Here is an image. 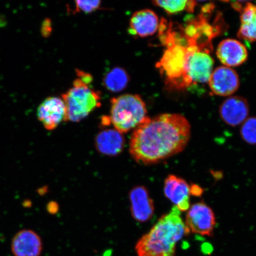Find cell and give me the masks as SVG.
<instances>
[{"label": "cell", "instance_id": "cell-1", "mask_svg": "<svg viewBox=\"0 0 256 256\" xmlns=\"http://www.w3.org/2000/svg\"><path fill=\"white\" fill-rule=\"evenodd\" d=\"M190 122L180 114L147 117L131 136L130 154L143 164L162 162L184 151L190 140Z\"/></svg>", "mask_w": 256, "mask_h": 256}, {"label": "cell", "instance_id": "cell-2", "mask_svg": "<svg viewBox=\"0 0 256 256\" xmlns=\"http://www.w3.org/2000/svg\"><path fill=\"white\" fill-rule=\"evenodd\" d=\"M181 212L174 206L137 242L138 256H175L176 244L190 234Z\"/></svg>", "mask_w": 256, "mask_h": 256}, {"label": "cell", "instance_id": "cell-3", "mask_svg": "<svg viewBox=\"0 0 256 256\" xmlns=\"http://www.w3.org/2000/svg\"><path fill=\"white\" fill-rule=\"evenodd\" d=\"M76 75L72 87L62 95L66 108V121L72 122L84 120L101 105L100 92L90 86L92 76L80 70H76Z\"/></svg>", "mask_w": 256, "mask_h": 256}, {"label": "cell", "instance_id": "cell-4", "mask_svg": "<svg viewBox=\"0 0 256 256\" xmlns=\"http://www.w3.org/2000/svg\"><path fill=\"white\" fill-rule=\"evenodd\" d=\"M145 102L140 96L124 94L112 99L110 124L121 134L126 133L142 124L146 118Z\"/></svg>", "mask_w": 256, "mask_h": 256}, {"label": "cell", "instance_id": "cell-5", "mask_svg": "<svg viewBox=\"0 0 256 256\" xmlns=\"http://www.w3.org/2000/svg\"><path fill=\"white\" fill-rule=\"evenodd\" d=\"M188 46L175 44L166 47L156 67L165 78L170 88L184 89V78L188 60Z\"/></svg>", "mask_w": 256, "mask_h": 256}, {"label": "cell", "instance_id": "cell-6", "mask_svg": "<svg viewBox=\"0 0 256 256\" xmlns=\"http://www.w3.org/2000/svg\"><path fill=\"white\" fill-rule=\"evenodd\" d=\"M188 50L185 88L193 84L208 82L214 65L210 51L201 50L195 46H188Z\"/></svg>", "mask_w": 256, "mask_h": 256}, {"label": "cell", "instance_id": "cell-7", "mask_svg": "<svg viewBox=\"0 0 256 256\" xmlns=\"http://www.w3.org/2000/svg\"><path fill=\"white\" fill-rule=\"evenodd\" d=\"M185 224L190 232L212 236L216 225L215 214L211 208L203 202L194 204L188 210Z\"/></svg>", "mask_w": 256, "mask_h": 256}, {"label": "cell", "instance_id": "cell-8", "mask_svg": "<svg viewBox=\"0 0 256 256\" xmlns=\"http://www.w3.org/2000/svg\"><path fill=\"white\" fill-rule=\"evenodd\" d=\"M208 83L211 92L214 94L225 97L238 91L240 78L234 70L228 66H222L214 70Z\"/></svg>", "mask_w": 256, "mask_h": 256}, {"label": "cell", "instance_id": "cell-9", "mask_svg": "<svg viewBox=\"0 0 256 256\" xmlns=\"http://www.w3.org/2000/svg\"><path fill=\"white\" fill-rule=\"evenodd\" d=\"M37 116L46 130H55L62 121H66V108L62 98H46L38 107Z\"/></svg>", "mask_w": 256, "mask_h": 256}, {"label": "cell", "instance_id": "cell-10", "mask_svg": "<svg viewBox=\"0 0 256 256\" xmlns=\"http://www.w3.org/2000/svg\"><path fill=\"white\" fill-rule=\"evenodd\" d=\"M164 192L166 198L180 212L190 209V186L184 179L177 176L169 175L164 182Z\"/></svg>", "mask_w": 256, "mask_h": 256}, {"label": "cell", "instance_id": "cell-11", "mask_svg": "<svg viewBox=\"0 0 256 256\" xmlns=\"http://www.w3.org/2000/svg\"><path fill=\"white\" fill-rule=\"evenodd\" d=\"M11 250L14 256H40L43 250L40 236L32 230H22L12 240Z\"/></svg>", "mask_w": 256, "mask_h": 256}, {"label": "cell", "instance_id": "cell-12", "mask_svg": "<svg viewBox=\"0 0 256 256\" xmlns=\"http://www.w3.org/2000/svg\"><path fill=\"white\" fill-rule=\"evenodd\" d=\"M220 118L230 126H236L248 119L249 105L241 96H232L222 102L219 110Z\"/></svg>", "mask_w": 256, "mask_h": 256}, {"label": "cell", "instance_id": "cell-13", "mask_svg": "<svg viewBox=\"0 0 256 256\" xmlns=\"http://www.w3.org/2000/svg\"><path fill=\"white\" fill-rule=\"evenodd\" d=\"M216 54L220 62L230 68L242 65L248 58L247 48L241 42L234 39L220 42Z\"/></svg>", "mask_w": 256, "mask_h": 256}, {"label": "cell", "instance_id": "cell-14", "mask_svg": "<svg viewBox=\"0 0 256 256\" xmlns=\"http://www.w3.org/2000/svg\"><path fill=\"white\" fill-rule=\"evenodd\" d=\"M130 210L134 219L146 222L152 218L154 212V204L146 188L138 186L130 193Z\"/></svg>", "mask_w": 256, "mask_h": 256}, {"label": "cell", "instance_id": "cell-15", "mask_svg": "<svg viewBox=\"0 0 256 256\" xmlns=\"http://www.w3.org/2000/svg\"><path fill=\"white\" fill-rule=\"evenodd\" d=\"M159 26V18L154 12L150 9L140 10L131 17L128 31L133 36L146 38L154 34Z\"/></svg>", "mask_w": 256, "mask_h": 256}, {"label": "cell", "instance_id": "cell-16", "mask_svg": "<svg viewBox=\"0 0 256 256\" xmlns=\"http://www.w3.org/2000/svg\"><path fill=\"white\" fill-rule=\"evenodd\" d=\"M124 144L123 134L115 129L101 131L95 140V146L98 151L108 156L119 154L122 151Z\"/></svg>", "mask_w": 256, "mask_h": 256}, {"label": "cell", "instance_id": "cell-17", "mask_svg": "<svg viewBox=\"0 0 256 256\" xmlns=\"http://www.w3.org/2000/svg\"><path fill=\"white\" fill-rule=\"evenodd\" d=\"M240 12L241 24L238 36L240 39L254 42L256 41V5L246 2Z\"/></svg>", "mask_w": 256, "mask_h": 256}, {"label": "cell", "instance_id": "cell-18", "mask_svg": "<svg viewBox=\"0 0 256 256\" xmlns=\"http://www.w3.org/2000/svg\"><path fill=\"white\" fill-rule=\"evenodd\" d=\"M130 78L128 74L121 67H114L105 75L104 82L108 91L117 92L126 88Z\"/></svg>", "mask_w": 256, "mask_h": 256}, {"label": "cell", "instance_id": "cell-19", "mask_svg": "<svg viewBox=\"0 0 256 256\" xmlns=\"http://www.w3.org/2000/svg\"><path fill=\"white\" fill-rule=\"evenodd\" d=\"M152 3L155 6L162 8L168 14H177L181 12L187 11L192 12L197 5L194 1H154Z\"/></svg>", "mask_w": 256, "mask_h": 256}, {"label": "cell", "instance_id": "cell-20", "mask_svg": "<svg viewBox=\"0 0 256 256\" xmlns=\"http://www.w3.org/2000/svg\"><path fill=\"white\" fill-rule=\"evenodd\" d=\"M240 134L245 142L256 144V117L248 118L242 124Z\"/></svg>", "mask_w": 256, "mask_h": 256}, {"label": "cell", "instance_id": "cell-21", "mask_svg": "<svg viewBox=\"0 0 256 256\" xmlns=\"http://www.w3.org/2000/svg\"><path fill=\"white\" fill-rule=\"evenodd\" d=\"M74 6L75 12L91 14L100 8L101 1H76Z\"/></svg>", "mask_w": 256, "mask_h": 256}, {"label": "cell", "instance_id": "cell-22", "mask_svg": "<svg viewBox=\"0 0 256 256\" xmlns=\"http://www.w3.org/2000/svg\"><path fill=\"white\" fill-rule=\"evenodd\" d=\"M52 23L50 18L44 19L41 26V34L44 38H48L52 33Z\"/></svg>", "mask_w": 256, "mask_h": 256}, {"label": "cell", "instance_id": "cell-23", "mask_svg": "<svg viewBox=\"0 0 256 256\" xmlns=\"http://www.w3.org/2000/svg\"><path fill=\"white\" fill-rule=\"evenodd\" d=\"M203 190L199 186L192 185L190 186V194H191L194 195V196H200V195L202 194Z\"/></svg>", "mask_w": 256, "mask_h": 256}]
</instances>
